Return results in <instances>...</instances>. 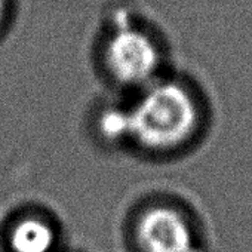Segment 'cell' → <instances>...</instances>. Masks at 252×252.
I'll list each match as a JSON object with an SVG mask.
<instances>
[{"label": "cell", "instance_id": "3", "mask_svg": "<svg viewBox=\"0 0 252 252\" xmlns=\"http://www.w3.org/2000/svg\"><path fill=\"white\" fill-rule=\"evenodd\" d=\"M134 237L141 252H196L194 231L187 217L169 205H152L137 218Z\"/></svg>", "mask_w": 252, "mask_h": 252}, {"label": "cell", "instance_id": "6", "mask_svg": "<svg viewBox=\"0 0 252 252\" xmlns=\"http://www.w3.org/2000/svg\"><path fill=\"white\" fill-rule=\"evenodd\" d=\"M6 9H8V0H0V27L3 26L5 17H6Z\"/></svg>", "mask_w": 252, "mask_h": 252}, {"label": "cell", "instance_id": "4", "mask_svg": "<svg viewBox=\"0 0 252 252\" xmlns=\"http://www.w3.org/2000/svg\"><path fill=\"white\" fill-rule=\"evenodd\" d=\"M57 245V231L52 224L39 217L20 220L11 230L12 252H52Z\"/></svg>", "mask_w": 252, "mask_h": 252}, {"label": "cell", "instance_id": "5", "mask_svg": "<svg viewBox=\"0 0 252 252\" xmlns=\"http://www.w3.org/2000/svg\"><path fill=\"white\" fill-rule=\"evenodd\" d=\"M98 132L110 143L129 141L128 108H107L98 117Z\"/></svg>", "mask_w": 252, "mask_h": 252}, {"label": "cell", "instance_id": "1", "mask_svg": "<svg viewBox=\"0 0 252 252\" xmlns=\"http://www.w3.org/2000/svg\"><path fill=\"white\" fill-rule=\"evenodd\" d=\"M128 120L131 143L149 153H169L193 140L200 111L189 88L158 79L128 108Z\"/></svg>", "mask_w": 252, "mask_h": 252}, {"label": "cell", "instance_id": "2", "mask_svg": "<svg viewBox=\"0 0 252 252\" xmlns=\"http://www.w3.org/2000/svg\"><path fill=\"white\" fill-rule=\"evenodd\" d=\"M104 63L116 83L143 91L159 79L162 57L149 33L135 27H122L110 36Z\"/></svg>", "mask_w": 252, "mask_h": 252}]
</instances>
